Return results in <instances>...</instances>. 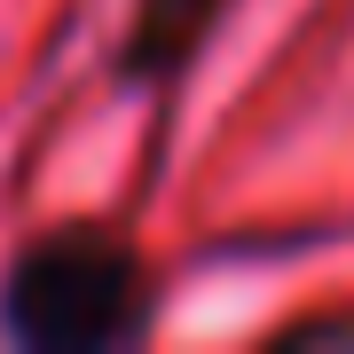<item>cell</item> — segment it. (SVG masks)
<instances>
[{
  "label": "cell",
  "mask_w": 354,
  "mask_h": 354,
  "mask_svg": "<svg viewBox=\"0 0 354 354\" xmlns=\"http://www.w3.org/2000/svg\"><path fill=\"white\" fill-rule=\"evenodd\" d=\"M0 323L16 346L39 354H95V346H127L150 330V276L118 236L71 228V236L32 244L8 268L0 291Z\"/></svg>",
  "instance_id": "obj_1"
},
{
  "label": "cell",
  "mask_w": 354,
  "mask_h": 354,
  "mask_svg": "<svg viewBox=\"0 0 354 354\" xmlns=\"http://www.w3.org/2000/svg\"><path fill=\"white\" fill-rule=\"evenodd\" d=\"M213 8H221V0H150V8H142V48H134V64H142V71L174 64V55L205 32Z\"/></svg>",
  "instance_id": "obj_2"
}]
</instances>
